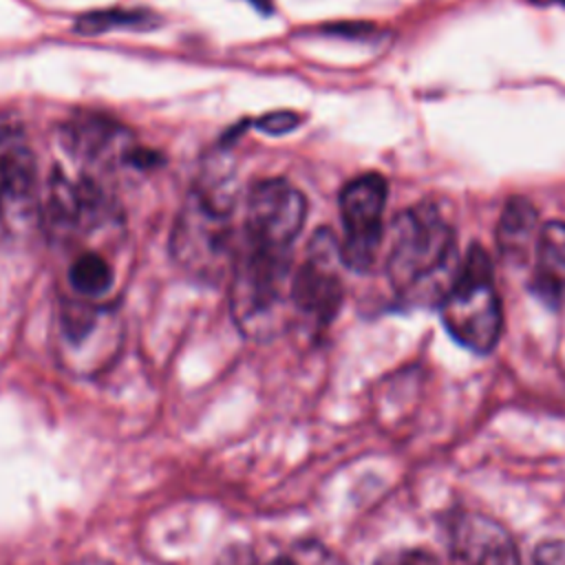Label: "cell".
Segmentation results:
<instances>
[{"instance_id": "cell-1", "label": "cell", "mask_w": 565, "mask_h": 565, "mask_svg": "<svg viewBox=\"0 0 565 565\" xmlns=\"http://www.w3.org/2000/svg\"><path fill=\"white\" fill-rule=\"evenodd\" d=\"M388 236L386 271L395 291L404 298L441 302L459 271L450 223L435 205L417 203L397 214Z\"/></svg>"}, {"instance_id": "cell-2", "label": "cell", "mask_w": 565, "mask_h": 565, "mask_svg": "<svg viewBox=\"0 0 565 565\" xmlns=\"http://www.w3.org/2000/svg\"><path fill=\"white\" fill-rule=\"evenodd\" d=\"M170 252L188 274L203 280H214L234 265L225 188L196 185L185 196L172 227Z\"/></svg>"}, {"instance_id": "cell-3", "label": "cell", "mask_w": 565, "mask_h": 565, "mask_svg": "<svg viewBox=\"0 0 565 565\" xmlns=\"http://www.w3.org/2000/svg\"><path fill=\"white\" fill-rule=\"evenodd\" d=\"M446 331L466 349L488 353L503 329V309L492 285V263L483 247L472 245L459 263L457 278L439 302Z\"/></svg>"}, {"instance_id": "cell-4", "label": "cell", "mask_w": 565, "mask_h": 565, "mask_svg": "<svg viewBox=\"0 0 565 565\" xmlns=\"http://www.w3.org/2000/svg\"><path fill=\"white\" fill-rule=\"evenodd\" d=\"M289 252L245 241L234 258L232 313L249 338H267L282 322L285 294L291 300Z\"/></svg>"}, {"instance_id": "cell-5", "label": "cell", "mask_w": 565, "mask_h": 565, "mask_svg": "<svg viewBox=\"0 0 565 565\" xmlns=\"http://www.w3.org/2000/svg\"><path fill=\"white\" fill-rule=\"evenodd\" d=\"M386 192L388 185L384 177L375 172L360 174L342 188L340 214L344 241L340 245V258L355 271H366L377 256Z\"/></svg>"}, {"instance_id": "cell-6", "label": "cell", "mask_w": 565, "mask_h": 565, "mask_svg": "<svg viewBox=\"0 0 565 565\" xmlns=\"http://www.w3.org/2000/svg\"><path fill=\"white\" fill-rule=\"evenodd\" d=\"M307 201L302 192L285 179L258 181L247 196L245 241L258 247L289 252L302 230Z\"/></svg>"}, {"instance_id": "cell-7", "label": "cell", "mask_w": 565, "mask_h": 565, "mask_svg": "<svg viewBox=\"0 0 565 565\" xmlns=\"http://www.w3.org/2000/svg\"><path fill=\"white\" fill-rule=\"evenodd\" d=\"M340 245L329 230H318L305 263L291 276V305L318 324H329L342 305V282L335 271Z\"/></svg>"}, {"instance_id": "cell-8", "label": "cell", "mask_w": 565, "mask_h": 565, "mask_svg": "<svg viewBox=\"0 0 565 565\" xmlns=\"http://www.w3.org/2000/svg\"><path fill=\"white\" fill-rule=\"evenodd\" d=\"M35 194V159L22 128L0 117V230L24 218Z\"/></svg>"}, {"instance_id": "cell-9", "label": "cell", "mask_w": 565, "mask_h": 565, "mask_svg": "<svg viewBox=\"0 0 565 565\" xmlns=\"http://www.w3.org/2000/svg\"><path fill=\"white\" fill-rule=\"evenodd\" d=\"M452 565H521V554L508 530L479 512L455 514L448 527Z\"/></svg>"}, {"instance_id": "cell-10", "label": "cell", "mask_w": 565, "mask_h": 565, "mask_svg": "<svg viewBox=\"0 0 565 565\" xmlns=\"http://www.w3.org/2000/svg\"><path fill=\"white\" fill-rule=\"evenodd\" d=\"M104 210L106 201L97 183L84 177L75 181L60 172L53 174L44 205V218L53 234L68 236L93 227Z\"/></svg>"}, {"instance_id": "cell-11", "label": "cell", "mask_w": 565, "mask_h": 565, "mask_svg": "<svg viewBox=\"0 0 565 565\" xmlns=\"http://www.w3.org/2000/svg\"><path fill=\"white\" fill-rule=\"evenodd\" d=\"M532 291L550 307H558L565 291V221H550L539 230L534 245Z\"/></svg>"}, {"instance_id": "cell-12", "label": "cell", "mask_w": 565, "mask_h": 565, "mask_svg": "<svg viewBox=\"0 0 565 565\" xmlns=\"http://www.w3.org/2000/svg\"><path fill=\"white\" fill-rule=\"evenodd\" d=\"M536 221L539 214L527 199L514 196L505 203L497 225V243L508 260H525L530 247L536 245Z\"/></svg>"}, {"instance_id": "cell-13", "label": "cell", "mask_w": 565, "mask_h": 565, "mask_svg": "<svg viewBox=\"0 0 565 565\" xmlns=\"http://www.w3.org/2000/svg\"><path fill=\"white\" fill-rule=\"evenodd\" d=\"M71 287L82 296H99L113 285V269L106 258L95 252L77 256L68 269Z\"/></svg>"}, {"instance_id": "cell-14", "label": "cell", "mask_w": 565, "mask_h": 565, "mask_svg": "<svg viewBox=\"0 0 565 565\" xmlns=\"http://www.w3.org/2000/svg\"><path fill=\"white\" fill-rule=\"evenodd\" d=\"M152 24V13L135 9V11H126V9H113V11H95V13H86L77 20V31L82 33H104L108 29H119V26H148Z\"/></svg>"}, {"instance_id": "cell-15", "label": "cell", "mask_w": 565, "mask_h": 565, "mask_svg": "<svg viewBox=\"0 0 565 565\" xmlns=\"http://www.w3.org/2000/svg\"><path fill=\"white\" fill-rule=\"evenodd\" d=\"M373 565H439L437 558L419 547L411 550H393L382 554Z\"/></svg>"}, {"instance_id": "cell-16", "label": "cell", "mask_w": 565, "mask_h": 565, "mask_svg": "<svg viewBox=\"0 0 565 565\" xmlns=\"http://www.w3.org/2000/svg\"><path fill=\"white\" fill-rule=\"evenodd\" d=\"M300 124V117L296 113H289V110H278V113H269L265 117H260L256 121V126L267 132V135H285L289 132L291 128H296Z\"/></svg>"}, {"instance_id": "cell-17", "label": "cell", "mask_w": 565, "mask_h": 565, "mask_svg": "<svg viewBox=\"0 0 565 565\" xmlns=\"http://www.w3.org/2000/svg\"><path fill=\"white\" fill-rule=\"evenodd\" d=\"M532 565H565V543L543 541L532 554Z\"/></svg>"}, {"instance_id": "cell-18", "label": "cell", "mask_w": 565, "mask_h": 565, "mask_svg": "<svg viewBox=\"0 0 565 565\" xmlns=\"http://www.w3.org/2000/svg\"><path fill=\"white\" fill-rule=\"evenodd\" d=\"M216 565H256V558L245 547H232L227 554L218 558Z\"/></svg>"}, {"instance_id": "cell-19", "label": "cell", "mask_w": 565, "mask_h": 565, "mask_svg": "<svg viewBox=\"0 0 565 565\" xmlns=\"http://www.w3.org/2000/svg\"><path fill=\"white\" fill-rule=\"evenodd\" d=\"M534 4H541V7H550V4H561L565 7V0H532Z\"/></svg>"}, {"instance_id": "cell-20", "label": "cell", "mask_w": 565, "mask_h": 565, "mask_svg": "<svg viewBox=\"0 0 565 565\" xmlns=\"http://www.w3.org/2000/svg\"><path fill=\"white\" fill-rule=\"evenodd\" d=\"M269 565H296V563H291L289 558H274Z\"/></svg>"}, {"instance_id": "cell-21", "label": "cell", "mask_w": 565, "mask_h": 565, "mask_svg": "<svg viewBox=\"0 0 565 565\" xmlns=\"http://www.w3.org/2000/svg\"><path fill=\"white\" fill-rule=\"evenodd\" d=\"M258 9H267L269 7V0H252Z\"/></svg>"}]
</instances>
